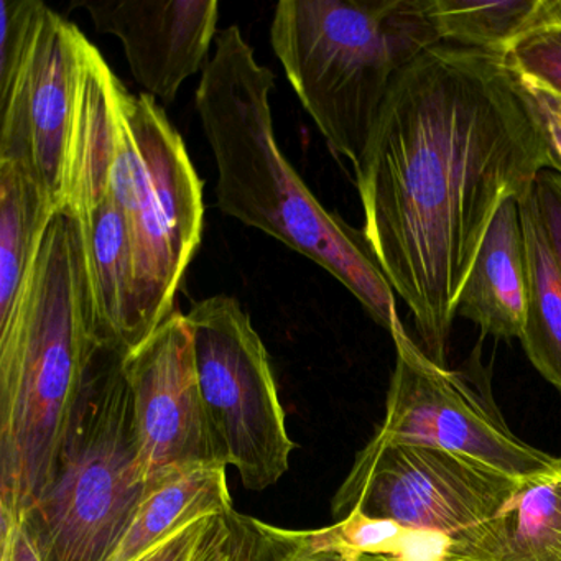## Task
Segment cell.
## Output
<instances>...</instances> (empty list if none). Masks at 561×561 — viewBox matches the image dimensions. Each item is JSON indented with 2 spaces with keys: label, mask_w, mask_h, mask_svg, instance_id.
<instances>
[{
  "label": "cell",
  "mask_w": 561,
  "mask_h": 561,
  "mask_svg": "<svg viewBox=\"0 0 561 561\" xmlns=\"http://www.w3.org/2000/svg\"><path fill=\"white\" fill-rule=\"evenodd\" d=\"M537 0L459 2L423 0V12L439 44L502 54Z\"/></svg>",
  "instance_id": "d6986e66"
},
{
  "label": "cell",
  "mask_w": 561,
  "mask_h": 561,
  "mask_svg": "<svg viewBox=\"0 0 561 561\" xmlns=\"http://www.w3.org/2000/svg\"><path fill=\"white\" fill-rule=\"evenodd\" d=\"M547 127L548 139H550L551 153H553L554 170L561 172V129L554 126Z\"/></svg>",
  "instance_id": "d4e9b609"
},
{
  "label": "cell",
  "mask_w": 561,
  "mask_h": 561,
  "mask_svg": "<svg viewBox=\"0 0 561 561\" xmlns=\"http://www.w3.org/2000/svg\"><path fill=\"white\" fill-rule=\"evenodd\" d=\"M390 336L396 344V367L377 435L389 442L448 449L517 479L537 474L557 461V456L528 445L508 428L488 387L472 374L430 359L407 333L399 314Z\"/></svg>",
  "instance_id": "9c48e42d"
},
{
  "label": "cell",
  "mask_w": 561,
  "mask_h": 561,
  "mask_svg": "<svg viewBox=\"0 0 561 561\" xmlns=\"http://www.w3.org/2000/svg\"><path fill=\"white\" fill-rule=\"evenodd\" d=\"M530 192L520 199L528 257V307L518 340L535 369L561 392V271Z\"/></svg>",
  "instance_id": "e0dca14e"
},
{
  "label": "cell",
  "mask_w": 561,
  "mask_h": 561,
  "mask_svg": "<svg viewBox=\"0 0 561 561\" xmlns=\"http://www.w3.org/2000/svg\"><path fill=\"white\" fill-rule=\"evenodd\" d=\"M271 44L301 106L354 169L400 71L439 41L423 0H284Z\"/></svg>",
  "instance_id": "5b68a950"
},
{
  "label": "cell",
  "mask_w": 561,
  "mask_h": 561,
  "mask_svg": "<svg viewBox=\"0 0 561 561\" xmlns=\"http://www.w3.org/2000/svg\"><path fill=\"white\" fill-rule=\"evenodd\" d=\"M274 73L259 64L241 28L219 32L196 90L218 169L219 209L330 272L390 333L399 314L396 294L363 231L328 211L285 159L274 133Z\"/></svg>",
  "instance_id": "7a4b0ae2"
},
{
  "label": "cell",
  "mask_w": 561,
  "mask_h": 561,
  "mask_svg": "<svg viewBox=\"0 0 561 561\" xmlns=\"http://www.w3.org/2000/svg\"><path fill=\"white\" fill-rule=\"evenodd\" d=\"M199 387L229 466L249 491L277 484L295 443L267 350L236 298L216 295L185 314Z\"/></svg>",
  "instance_id": "52a82bcc"
},
{
  "label": "cell",
  "mask_w": 561,
  "mask_h": 561,
  "mask_svg": "<svg viewBox=\"0 0 561 561\" xmlns=\"http://www.w3.org/2000/svg\"><path fill=\"white\" fill-rule=\"evenodd\" d=\"M87 37L44 4L18 67L0 78V160L34 173L58 209Z\"/></svg>",
  "instance_id": "30bf717a"
},
{
  "label": "cell",
  "mask_w": 561,
  "mask_h": 561,
  "mask_svg": "<svg viewBox=\"0 0 561 561\" xmlns=\"http://www.w3.org/2000/svg\"><path fill=\"white\" fill-rule=\"evenodd\" d=\"M126 354H94L50 481L19 517L44 561H111L149 492Z\"/></svg>",
  "instance_id": "8992f818"
},
{
  "label": "cell",
  "mask_w": 561,
  "mask_h": 561,
  "mask_svg": "<svg viewBox=\"0 0 561 561\" xmlns=\"http://www.w3.org/2000/svg\"><path fill=\"white\" fill-rule=\"evenodd\" d=\"M518 481L468 456L376 433L357 453L331 512L336 520L360 512L456 538L494 517Z\"/></svg>",
  "instance_id": "ba28073f"
},
{
  "label": "cell",
  "mask_w": 561,
  "mask_h": 561,
  "mask_svg": "<svg viewBox=\"0 0 561 561\" xmlns=\"http://www.w3.org/2000/svg\"><path fill=\"white\" fill-rule=\"evenodd\" d=\"M75 117L93 139L129 226L137 347L175 313L176 291L202 244L203 182L156 98L130 93L88 38Z\"/></svg>",
  "instance_id": "277c9868"
},
{
  "label": "cell",
  "mask_w": 561,
  "mask_h": 561,
  "mask_svg": "<svg viewBox=\"0 0 561 561\" xmlns=\"http://www.w3.org/2000/svg\"><path fill=\"white\" fill-rule=\"evenodd\" d=\"M545 169L543 117L499 51L433 45L390 88L354 167L363 236L439 366L499 208Z\"/></svg>",
  "instance_id": "6da1fadb"
},
{
  "label": "cell",
  "mask_w": 561,
  "mask_h": 561,
  "mask_svg": "<svg viewBox=\"0 0 561 561\" xmlns=\"http://www.w3.org/2000/svg\"><path fill=\"white\" fill-rule=\"evenodd\" d=\"M0 561H44L21 518L0 507Z\"/></svg>",
  "instance_id": "cb8c5ba5"
},
{
  "label": "cell",
  "mask_w": 561,
  "mask_h": 561,
  "mask_svg": "<svg viewBox=\"0 0 561 561\" xmlns=\"http://www.w3.org/2000/svg\"><path fill=\"white\" fill-rule=\"evenodd\" d=\"M222 466H196L150 482L149 492L111 561H134L179 531L209 515L231 512Z\"/></svg>",
  "instance_id": "9a60e30c"
},
{
  "label": "cell",
  "mask_w": 561,
  "mask_h": 561,
  "mask_svg": "<svg viewBox=\"0 0 561 561\" xmlns=\"http://www.w3.org/2000/svg\"><path fill=\"white\" fill-rule=\"evenodd\" d=\"M103 344L80 222L61 208L11 311L0 318V507L18 517L50 481Z\"/></svg>",
  "instance_id": "3957f363"
},
{
  "label": "cell",
  "mask_w": 561,
  "mask_h": 561,
  "mask_svg": "<svg viewBox=\"0 0 561 561\" xmlns=\"http://www.w3.org/2000/svg\"><path fill=\"white\" fill-rule=\"evenodd\" d=\"M346 561H354L353 554L350 553V558Z\"/></svg>",
  "instance_id": "484cf974"
},
{
  "label": "cell",
  "mask_w": 561,
  "mask_h": 561,
  "mask_svg": "<svg viewBox=\"0 0 561 561\" xmlns=\"http://www.w3.org/2000/svg\"><path fill=\"white\" fill-rule=\"evenodd\" d=\"M147 481L196 466L228 468L199 387L185 314H170L124 357Z\"/></svg>",
  "instance_id": "8fae6325"
},
{
  "label": "cell",
  "mask_w": 561,
  "mask_h": 561,
  "mask_svg": "<svg viewBox=\"0 0 561 561\" xmlns=\"http://www.w3.org/2000/svg\"><path fill=\"white\" fill-rule=\"evenodd\" d=\"M350 551L336 540L331 527L288 530L272 527L261 561H346Z\"/></svg>",
  "instance_id": "7402d4cb"
},
{
  "label": "cell",
  "mask_w": 561,
  "mask_h": 561,
  "mask_svg": "<svg viewBox=\"0 0 561 561\" xmlns=\"http://www.w3.org/2000/svg\"><path fill=\"white\" fill-rule=\"evenodd\" d=\"M354 561H455V538L351 512L331 525Z\"/></svg>",
  "instance_id": "ffe728a7"
},
{
  "label": "cell",
  "mask_w": 561,
  "mask_h": 561,
  "mask_svg": "<svg viewBox=\"0 0 561 561\" xmlns=\"http://www.w3.org/2000/svg\"><path fill=\"white\" fill-rule=\"evenodd\" d=\"M100 34L119 38L137 84L172 103L193 75L205 70L219 32L216 0L77 2Z\"/></svg>",
  "instance_id": "7c38bea8"
},
{
  "label": "cell",
  "mask_w": 561,
  "mask_h": 561,
  "mask_svg": "<svg viewBox=\"0 0 561 561\" xmlns=\"http://www.w3.org/2000/svg\"><path fill=\"white\" fill-rule=\"evenodd\" d=\"M58 211L27 167L0 160V318L11 311Z\"/></svg>",
  "instance_id": "2e32d148"
},
{
  "label": "cell",
  "mask_w": 561,
  "mask_h": 561,
  "mask_svg": "<svg viewBox=\"0 0 561 561\" xmlns=\"http://www.w3.org/2000/svg\"><path fill=\"white\" fill-rule=\"evenodd\" d=\"M455 561H561V456L522 478L494 517L456 537Z\"/></svg>",
  "instance_id": "5bb4252c"
},
{
  "label": "cell",
  "mask_w": 561,
  "mask_h": 561,
  "mask_svg": "<svg viewBox=\"0 0 561 561\" xmlns=\"http://www.w3.org/2000/svg\"><path fill=\"white\" fill-rule=\"evenodd\" d=\"M502 57L522 83L561 100V0H537Z\"/></svg>",
  "instance_id": "44dd1931"
},
{
  "label": "cell",
  "mask_w": 561,
  "mask_h": 561,
  "mask_svg": "<svg viewBox=\"0 0 561 561\" xmlns=\"http://www.w3.org/2000/svg\"><path fill=\"white\" fill-rule=\"evenodd\" d=\"M531 202L561 271V172L545 169L531 186Z\"/></svg>",
  "instance_id": "603a6c76"
},
{
  "label": "cell",
  "mask_w": 561,
  "mask_h": 561,
  "mask_svg": "<svg viewBox=\"0 0 561 561\" xmlns=\"http://www.w3.org/2000/svg\"><path fill=\"white\" fill-rule=\"evenodd\" d=\"M272 527L232 508L185 525L134 561H261Z\"/></svg>",
  "instance_id": "ac0fdd59"
},
{
  "label": "cell",
  "mask_w": 561,
  "mask_h": 561,
  "mask_svg": "<svg viewBox=\"0 0 561 561\" xmlns=\"http://www.w3.org/2000/svg\"><path fill=\"white\" fill-rule=\"evenodd\" d=\"M528 307V257L520 199L499 208L458 298V314L499 340L520 337Z\"/></svg>",
  "instance_id": "4fadbf2b"
}]
</instances>
